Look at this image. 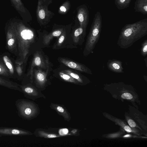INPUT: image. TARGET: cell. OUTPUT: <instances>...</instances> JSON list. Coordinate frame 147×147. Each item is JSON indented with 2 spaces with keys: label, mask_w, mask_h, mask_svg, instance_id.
I'll list each match as a JSON object with an SVG mask.
<instances>
[{
  "label": "cell",
  "mask_w": 147,
  "mask_h": 147,
  "mask_svg": "<svg viewBox=\"0 0 147 147\" xmlns=\"http://www.w3.org/2000/svg\"><path fill=\"white\" fill-rule=\"evenodd\" d=\"M86 29L80 27L76 29L75 31L73 40L74 42L78 43L82 35L83 34H85Z\"/></svg>",
  "instance_id": "7402d4cb"
},
{
  "label": "cell",
  "mask_w": 147,
  "mask_h": 147,
  "mask_svg": "<svg viewBox=\"0 0 147 147\" xmlns=\"http://www.w3.org/2000/svg\"><path fill=\"white\" fill-rule=\"evenodd\" d=\"M0 76L9 79L11 78L9 70L4 62L1 55H0Z\"/></svg>",
  "instance_id": "ac0fdd59"
},
{
  "label": "cell",
  "mask_w": 147,
  "mask_h": 147,
  "mask_svg": "<svg viewBox=\"0 0 147 147\" xmlns=\"http://www.w3.org/2000/svg\"><path fill=\"white\" fill-rule=\"evenodd\" d=\"M26 63V62L21 64L15 63V68L17 76V79L19 80H22L24 78V68Z\"/></svg>",
  "instance_id": "ffe728a7"
},
{
  "label": "cell",
  "mask_w": 147,
  "mask_h": 147,
  "mask_svg": "<svg viewBox=\"0 0 147 147\" xmlns=\"http://www.w3.org/2000/svg\"><path fill=\"white\" fill-rule=\"evenodd\" d=\"M3 59L10 72L12 78L17 79V75L15 68V60L8 52L1 54Z\"/></svg>",
  "instance_id": "ba28073f"
},
{
  "label": "cell",
  "mask_w": 147,
  "mask_h": 147,
  "mask_svg": "<svg viewBox=\"0 0 147 147\" xmlns=\"http://www.w3.org/2000/svg\"><path fill=\"white\" fill-rule=\"evenodd\" d=\"M19 116L26 120H31L36 117L39 114L40 110L38 106L30 100L19 99L15 102Z\"/></svg>",
  "instance_id": "277c9868"
},
{
  "label": "cell",
  "mask_w": 147,
  "mask_h": 147,
  "mask_svg": "<svg viewBox=\"0 0 147 147\" xmlns=\"http://www.w3.org/2000/svg\"><path fill=\"white\" fill-rule=\"evenodd\" d=\"M61 33V31L58 30L54 31L52 33L46 36L43 39L44 43L45 45L47 44L53 37L59 36Z\"/></svg>",
  "instance_id": "cb8c5ba5"
},
{
  "label": "cell",
  "mask_w": 147,
  "mask_h": 147,
  "mask_svg": "<svg viewBox=\"0 0 147 147\" xmlns=\"http://www.w3.org/2000/svg\"><path fill=\"white\" fill-rule=\"evenodd\" d=\"M144 60H145V61L146 66V67H147V57H146L145 59Z\"/></svg>",
  "instance_id": "1f68e13d"
},
{
  "label": "cell",
  "mask_w": 147,
  "mask_h": 147,
  "mask_svg": "<svg viewBox=\"0 0 147 147\" xmlns=\"http://www.w3.org/2000/svg\"><path fill=\"white\" fill-rule=\"evenodd\" d=\"M108 68L115 73H124L122 62L121 61L115 59H109L107 62Z\"/></svg>",
  "instance_id": "7c38bea8"
},
{
  "label": "cell",
  "mask_w": 147,
  "mask_h": 147,
  "mask_svg": "<svg viewBox=\"0 0 147 147\" xmlns=\"http://www.w3.org/2000/svg\"><path fill=\"white\" fill-rule=\"evenodd\" d=\"M39 18L41 19H43L45 18V10L43 9L40 10L38 12Z\"/></svg>",
  "instance_id": "4316f807"
},
{
  "label": "cell",
  "mask_w": 147,
  "mask_h": 147,
  "mask_svg": "<svg viewBox=\"0 0 147 147\" xmlns=\"http://www.w3.org/2000/svg\"><path fill=\"white\" fill-rule=\"evenodd\" d=\"M60 9L61 11L64 12H65L66 10L65 8L63 6H61L60 8Z\"/></svg>",
  "instance_id": "4dcf8cb0"
},
{
  "label": "cell",
  "mask_w": 147,
  "mask_h": 147,
  "mask_svg": "<svg viewBox=\"0 0 147 147\" xmlns=\"http://www.w3.org/2000/svg\"><path fill=\"white\" fill-rule=\"evenodd\" d=\"M18 41V55L16 63L21 64L26 62L30 49L34 40L33 32L28 28L15 29Z\"/></svg>",
  "instance_id": "7a4b0ae2"
},
{
  "label": "cell",
  "mask_w": 147,
  "mask_h": 147,
  "mask_svg": "<svg viewBox=\"0 0 147 147\" xmlns=\"http://www.w3.org/2000/svg\"><path fill=\"white\" fill-rule=\"evenodd\" d=\"M115 3L118 9L122 10L129 6L131 0H114Z\"/></svg>",
  "instance_id": "44dd1931"
},
{
  "label": "cell",
  "mask_w": 147,
  "mask_h": 147,
  "mask_svg": "<svg viewBox=\"0 0 147 147\" xmlns=\"http://www.w3.org/2000/svg\"><path fill=\"white\" fill-rule=\"evenodd\" d=\"M46 74L44 72L38 70L35 72V78L36 83L37 87L39 88H42L45 86L47 80Z\"/></svg>",
  "instance_id": "5bb4252c"
},
{
  "label": "cell",
  "mask_w": 147,
  "mask_h": 147,
  "mask_svg": "<svg viewBox=\"0 0 147 147\" xmlns=\"http://www.w3.org/2000/svg\"><path fill=\"white\" fill-rule=\"evenodd\" d=\"M127 122L129 125L131 127H134L136 126L135 122L132 119H128Z\"/></svg>",
  "instance_id": "83f0119b"
},
{
  "label": "cell",
  "mask_w": 147,
  "mask_h": 147,
  "mask_svg": "<svg viewBox=\"0 0 147 147\" xmlns=\"http://www.w3.org/2000/svg\"><path fill=\"white\" fill-rule=\"evenodd\" d=\"M0 134L7 136H29L33 134L31 132L17 127H0Z\"/></svg>",
  "instance_id": "52a82bcc"
},
{
  "label": "cell",
  "mask_w": 147,
  "mask_h": 147,
  "mask_svg": "<svg viewBox=\"0 0 147 147\" xmlns=\"http://www.w3.org/2000/svg\"><path fill=\"white\" fill-rule=\"evenodd\" d=\"M125 130L128 132H132V130L131 128L128 126L125 125L124 127Z\"/></svg>",
  "instance_id": "f546056e"
},
{
  "label": "cell",
  "mask_w": 147,
  "mask_h": 147,
  "mask_svg": "<svg viewBox=\"0 0 147 147\" xmlns=\"http://www.w3.org/2000/svg\"><path fill=\"white\" fill-rule=\"evenodd\" d=\"M63 71L76 80L81 84H86L90 82V80L87 78L86 77L84 78L82 76L72 72L69 70H65Z\"/></svg>",
  "instance_id": "e0dca14e"
},
{
  "label": "cell",
  "mask_w": 147,
  "mask_h": 147,
  "mask_svg": "<svg viewBox=\"0 0 147 147\" xmlns=\"http://www.w3.org/2000/svg\"><path fill=\"white\" fill-rule=\"evenodd\" d=\"M35 66H38L42 68H45V67L43 59L38 53L34 55L30 68L27 75V77L30 76V80L32 83L33 82V69Z\"/></svg>",
  "instance_id": "30bf717a"
},
{
  "label": "cell",
  "mask_w": 147,
  "mask_h": 147,
  "mask_svg": "<svg viewBox=\"0 0 147 147\" xmlns=\"http://www.w3.org/2000/svg\"><path fill=\"white\" fill-rule=\"evenodd\" d=\"M65 38V36L64 35H61L60 38H59L58 42L57 43V45L59 46L63 42Z\"/></svg>",
  "instance_id": "f1b7e54d"
},
{
  "label": "cell",
  "mask_w": 147,
  "mask_h": 147,
  "mask_svg": "<svg viewBox=\"0 0 147 147\" xmlns=\"http://www.w3.org/2000/svg\"><path fill=\"white\" fill-rule=\"evenodd\" d=\"M59 74L60 77L65 81L76 84H80L76 80L63 71L59 72Z\"/></svg>",
  "instance_id": "603a6c76"
},
{
  "label": "cell",
  "mask_w": 147,
  "mask_h": 147,
  "mask_svg": "<svg viewBox=\"0 0 147 147\" xmlns=\"http://www.w3.org/2000/svg\"><path fill=\"white\" fill-rule=\"evenodd\" d=\"M19 84L11 81L9 79L0 76V86L21 92V90L19 87Z\"/></svg>",
  "instance_id": "9a60e30c"
},
{
  "label": "cell",
  "mask_w": 147,
  "mask_h": 147,
  "mask_svg": "<svg viewBox=\"0 0 147 147\" xmlns=\"http://www.w3.org/2000/svg\"></svg>",
  "instance_id": "d6a6232c"
},
{
  "label": "cell",
  "mask_w": 147,
  "mask_h": 147,
  "mask_svg": "<svg viewBox=\"0 0 147 147\" xmlns=\"http://www.w3.org/2000/svg\"><path fill=\"white\" fill-rule=\"evenodd\" d=\"M147 34V18L126 24L122 28L117 41L119 47L127 49Z\"/></svg>",
  "instance_id": "6da1fadb"
},
{
  "label": "cell",
  "mask_w": 147,
  "mask_h": 147,
  "mask_svg": "<svg viewBox=\"0 0 147 147\" xmlns=\"http://www.w3.org/2000/svg\"><path fill=\"white\" fill-rule=\"evenodd\" d=\"M6 48L11 53L17 56L18 55V41L15 29L7 30L5 33Z\"/></svg>",
  "instance_id": "5b68a950"
},
{
  "label": "cell",
  "mask_w": 147,
  "mask_h": 147,
  "mask_svg": "<svg viewBox=\"0 0 147 147\" xmlns=\"http://www.w3.org/2000/svg\"><path fill=\"white\" fill-rule=\"evenodd\" d=\"M34 134L36 136L47 138H54L61 136L57 134L49 133L40 129H36Z\"/></svg>",
  "instance_id": "d6986e66"
},
{
  "label": "cell",
  "mask_w": 147,
  "mask_h": 147,
  "mask_svg": "<svg viewBox=\"0 0 147 147\" xmlns=\"http://www.w3.org/2000/svg\"><path fill=\"white\" fill-rule=\"evenodd\" d=\"M50 107L55 110L60 115L62 116L65 120L69 121L71 117L69 113L63 106L55 103H51Z\"/></svg>",
  "instance_id": "4fadbf2b"
},
{
  "label": "cell",
  "mask_w": 147,
  "mask_h": 147,
  "mask_svg": "<svg viewBox=\"0 0 147 147\" xmlns=\"http://www.w3.org/2000/svg\"><path fill=\"white\" fill-rule=\"evenodd\" d=\"M140 53L144 57H145L147 55V40L146 39L141 44Z\"/></svg>",
  "instance_id": "d4e9b609"
},
{
  "label": "cell",
  "mask_w": 147,
  "mask_h": 147,
  "mask_svg": "<svg viewBox=\"0 0 147 147\" xmlns=\"http://www.w3.org/2000/svg\"><path fill=\"white\" fill-rule=\"evenodd\" d=\"M134 9L135 12L147 14V0H136Z\"/></svg>",
  "instance_id": "2e32d148"
},
{
  "label": "cell",
  "mask_w": 147,
  "mask_h": 147,
  "mask_svg": "<svg viewBox=\"0 0 147 147\" xmlns=\"http://www.w3.org/2000/svg\"><path fill=\"white\" fill-rule=\"evenodd\" d=\"M78 17L81 27L86 29L89 22V12L86 7H83L80 9Z\"/></svg>",
  "instance_id": "8fae6325"
},
{
  "label": "cell",
  "mask_w": 147,
  "mask_h": 147,
  "mask_svg": "<svg viewBox=\"0 0 147 147\" xmlns=\"http://www.w3.org/2000/svg\"><path fill=\"white\" fill-rule=\"evenodd\" d=\"M21 90V92L24 94V96L29 99L35 100L39 98H45V96L42 93L40 89L32 85L31 84L27 83L19 85Z\"/></svg>",
  "instance_id": "8992f818"
},
{
  "label": "cell",
  "mask_w": 147,
  "mask_h": 147,
  "mask_svg": "<svg viewBox=\"0 0 147 147\" xmlns=\"http://www.w3.org/2000/svg\"><path fill=\"white\" fill-rule=\"evenodd\" d=\"M122 98L128 100L131 99L133 98L132 95L129 93H125L123 94L121 96Z\"/></svg>",
  "instance_id": "484cf974"
},
{
  "label": "cell",
  "mask_w": 147,
  "mask_h": 147,
  "mask_svg": "<svg viewBox=\"0 0 147 147\" xmlns=\"http://www.w3.org/2000/svg\"><path fill=\"white\" fill-rule=\"evenodd\" d=\"M102 27V18L99 11L95 14L87 37L83 54L87 56L93 53L99 39Z\"/></svg>",
  "instance_id": "3957f363"
},
{
  "label": "cell",
  "mask_w": 147,
  "mask_h": 147,
  "mask_svg": "<svg viewBox=\"0 0 147 147\" xmlns=\"http://www.w3.org/2000/svg\"><path fill=\"white\" fill-rule=\"evenodd\" d=\"M59 60L61 62L70 68L89 74H93L91 70L83 64L74 62L63 58H60Z\"/></svg>",
  "instance_id": "9c48e42d"
}]
</instances>
